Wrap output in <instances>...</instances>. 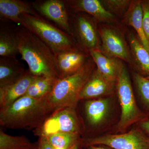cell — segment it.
Masks as SVG:
<instances>
[{
	"mask_svg": "<svg viewBox=\"0 0 149 149\" xmlns=\"http://www.w3.org/2000/svg\"><path fill=\"white\" fill-rule=\"evenodd\" d=\"M74 15L72 22H70L72 36L79 48L88 54L91 51L100 49L101 40L97 21L87 14Z\"/></svg>",
	"mask_w": 149,
	"mask_h": 149,
	"instance_id": "cell-8",
	"label": "cell"
},
{
	"mask_svg": "<svg viewBox=\"0 0 149 149\" xmlns=\"http://www.w3.org/2000/svg\"><path fill=\"white\" fill-rule=\"evenodd\" d=\"M23 14L39 15L32 3L19 0H0L1 19L13 22L19 25V16Z\"/></svg>",
	"mask_w": 149,
	"mask_h": 149,
	"instance_id": "cell-16",
	"label": "cell"
},
{
	"mask_svg": "<svg viewBox=\"0 0 149 149\" xmlns=\"http://www.w3.org/2000/svg\"><path fill=\"white\" fill-rule=\"evenodd\" d=\"M84 125L76 111V107H64L55 111L38 129L35 135L47 136L58 133H77L82 135Z\"/></svg>",
	"mask_w": 149,
	"mask_h": 149,
	"instance_id": "cell-6",
	"label": "cell"
},
{
	"mask_svg": "<svg viewBox=\"0 0 149 149\" xmlns=\"http://www.w3.org/2000/svg\"><path fill=\"white\" fill-rule=\"evenodd\" d=\"M27 149H39V143L36 142L32 144V146Z\"/></svg>",
	"mask_w": 149,
	"mask_h": 149,
	"instance_id": "cell-31",
	"label": "cell"
},
{
	"mask_svg": "<svg viewBox=\"0 0 149 149\" xmlns=\"http://www.w3.org/2000/svg\"><path fill=\"white\" fill-rule=\"evenodd\" d=\"M80 136L77 133H58L45 137L54 148L70 149L80 141Z\"/></svg>",
	"mask_w": 149,
	"mask_h": 149,
	"instance_id": "cell-23",
	"label": "cell"
},
{
	"mask_svg": "<svg viewBox=\"0 0 149 149\" xmlns=\"http://www.w3.org/2000/svg\"><path fill=\"white\" fill-rule=\"evenodd\" d=\"M55 110L48 97L35 98L25 95L0 109V124L9 129L34 130L40 128Z\"/></svg>",
	"mask_w": 149,
	"mask_h": 149,
	"instance_id": "cell-1",
	"label": "cell"
},
{
	"mask_svg": "<svg viewBox=\"0 0 149 149\" xmlns=\"http://www.w3.org/2000/svg\"><path fill=\"white\" fill-rule=\"evenodd\" d=\"M22 59L26 62L29 70L36 76L61 78L56 55L38 37L21 25L15 27Z\"/></svg>",
	"mask_w": 149,
	"mask_h": 149,
	"instance_id": "cell-2",
	"label": "cell"
},
{
	"mask_svg": "<svg viewBox=\"0 0 149 149\" xmlns=\"http://www.w3.org/2000/svg\"><path fill=\"white\" fill-rule=\"evenodd\" d=\"M116 88V84L110 82L100 74L97 68L80 93V100H90L110 95Z\"/></svg>",
	"mask_w": 149,
	"mask_h": 149,
	"instance_id": "cell-14",
	"label": "cell"
},
{
	"mask_svg": "<svg viewBox=\"0 0 149 149\" xmlns=\"http://www.w3.org/2000/svg\"><path fill=\"white\" fill-rule=\"evenodd\" d=\"M80 149H114L108 146L104 145H91L87 146L81 147Z\"/></svg>",
	"mask_w": 149,
	"mask_h": 149,
	"instance_id": "cell-30",
	"label": "cell"
},
{
	"mask_svg": "<svg viewBox=\"0 0 149 149\" xmlns=\"http://www.w3.org/2000/svg\"><path fill=\"white\" fill-rule=\"evenodd\" d=\"M56 55L61 78L74 74L88 59V54L79 49L65 51Z\"/></svg>",
	"mask_w": 149,
	"mask_h": 149,
	"instance_id": "cell-15",
	"label": "cell"
},
{
	"mask_svg": "<svg viewBox=\"0 0 149 149\" xmlns=\"http://www.w3.org/2000/svg\"><path fill=\"white\" fill-rule=\"evenodd\" d=\"M128 41L133 64L136 66L137 73L149 80V53L133 33L128 34Z\"/></svg>",
	"mask_w": 149,
	"mask_h": 149,
	"instance_id": "cell-19",
	"label": "cell"
},
{
	"mask_svg": "<svg viewBox=\"0 0 149 149\" xmlns=\"http://www.w3.org/2000/svg\"><path fill=\"white\" fill-rule=\"evenodd\" d=\"M140 128L148 137H149V115L147 114L146 117L139 123Z\"/></svg>",
	"mask_w": 149,
	"mask_h": 149,
	"instance_id": "cell-28",
	"label": "cell"
},
{
	"mask_svg": "<svg viewBox=\"0 0 149 149\" xmlns=\"http://www.w3.org/2000/svg\"><path fill=\"white\" fill-rule=\"evenodd\" d=\"M89 54L100 74L107 80L116 84L121 62L118 59L105 55L100 49L91 51Z\"/></svg>",
	"mask_w": 149,
	"mask_h": 149,
	"instance_id": "cell-17",
	"label": "cell"
},
{
	"mask_svg": "<svg viewBox=\"0 0 149 149\" xmlns=\"http://www.w3.org/2000/svg\"><path fill=\"white\" fill-rule=\"evenodd\" d=\"M80 143L81 147L104 145L114 149H149V137L139 128L120 134L80 139Z\"/></svg>",
	"mask_w": 149,
	"mask_h": 149,
	"instance_id": "cell-7",
	"label": "cell"
},
{
	"mask_svg": "<svg viewBox=\"0 0 149 149\" xmlns=\"http://www.w3.org/2000/svg\"><path fill=\"white\" fill-rule=\"evenodd\" d=\"M42 40L56 54L80 49L71 35L60 29L40 15L23 14L19 24Z\"/></svg>",
	"mask_w": 149,
	"mask_h": 149,
	"instance_id": "cell-4",
	"label": "cell"
},
{
	"mask_svg": "<svg viewBox=\"0 0 149 149\" xmlns=\"http://www.w3.org/2000/svg\"><path fill=\"white\" fill-rule=\"evenodd\" d=\"M39 149H54V147L48 142L46 137L41 136L39 137Z\"/></svg>",
	"mask_w": 149,
	"mask_h": 149,
	"instance_id": "cell-29",
	"label": "cell"
},
{
	"mask_svg": "<svg viewBox=\"0 0 149 149\" xmlns=\"http://www.w3.org/2000/svg\"><path fill=\"white\" fill-rule=\"evenodd\" d=\"M133 80L145 108L149 111V80L137 72H133Z\"/></svg>",
	"mask_w": 149,
	"mask_h": 149,
	"instance_id": "cell-25",
	"label": "cell"
},
{
	"mask_svg": "<svg viewBox=\"0 0 149 149\" xmlns=\"http://www.w3.org/2000/svg\"><path fill=\"white\" fill-rule=\"evenodd\" d=\"M32 144L25 136H10L0 130V149H27Z\"/></svg>",
	"mask_w": 149,
	"mask_h": 149,
	"instance_id": "cell-24",
	"label": "cell"
},
{
	"mask_svg": "<svg viewBox=\"0 0 149 149\" xmlns=\"http://www.w3.org/2000/svg\"><path fill=\"white\" fill-rule=\"evenodd\" d=\"M19 54L15 28H10L1 19L0 25V56L16 57Z\"/></svg>",
	"mask_w": 149,
	"mask_h": 149,
	"instance_id": "cell-21",
	"label": "cell"
},
{
	"mask_svg": "<svg viewBox=\"0 0 149 149\" xmlns=\"http://www.w3.org/2000/svg\"><path fill=\"white\" fill-rule=\"evenodd\" d=\"M111 105V100L108 97L86 101L84 110L88 125L93 128L101 126L109 116Z\"/></svg>",
	"mask_w": 149,
	"mask_h": 149,
	"instance_id": "cell-13",
	"label": "cell"
},
{
	"mask_svg": "<svg viewBox=\"0 0 149 149\" xmlns=\"http://www.w3.org/2000/svg\"><path fill=\"white\" fill-rule=\"evenodd\" d=\"M57 79L48 76H37L29 86L25 95L35 98L48 97Z\"/></svg>",
	"mask_w": 149,
	"mask_h": 149,
	"instance_id": "cell-22",
	"label": "cell"
},
{
	"mask_svg": "<svg viewBox=\"0 0 149 149\" xmlns=\"http://www.w3.org/2000/svg\"><path fill=\"white\" fill-rule=\"evenodd\" d=\"M95 64L90 58L74 74L56 80L48 96V101L54 109L77 107L80 93L94 72Z\"/></svg>",
	"mask_w": 149,
	"mask_h": 149,
	"instance_id": "cell-3",
	"label": "cell"
},
{
	"mask_svg": "<svg viewBox=\"0 0 149 149\" xmlns=\"http://www.w3.org/2000/svg\"><path fill=\"white\" fill-rule=\"evenodd\" d=\"M73 147H72V148H73ZM72 148L69 149V148H54V149H72Z\"/></svg>",
	"mask_w": 149,
	"mask_h": 149,
	"instance_id": "cell-33",
	"label": "cell"
},
{
	"mask_svg": "<svg viewBox=\"0 0 149 149\" xmlns=\"http://www.w3.org/2000/svg\"><path fill=\"white\" fill-rule=\"evenodd\" d=\"M32 4L40 15L52 21L60 29L72 36L69 13L64 1H37Z\"/></svg>",
	"mask_w": 149,
	"mask_h": 149,
	"instance_id": "cell-10",
	"label": "cell"
},
{
	"mask_svg": "<svg viewBox=\"0 0 149 149\" xmlns=\"http://www.w3.org/2000/svg\"><path fill=\"white\" fill-rule=\"evenodd\" d=\"M81 148V145H80V140L75 144L72 148V149H80Z\"/></svg>",
	"mask_w": 149,
	"mask_h": 149,
	"instance_id": "cell-32",
	"label": "cell"
},
{
	"mask_svg": "<svg viewBox=\"0 0 149 149\" xmlns=\"http://www.w3.org/2000/svg\"><path fill=\"white\" fill-rule=\"evenodd\" d=\"M141 3L143 11V27L149 42V0L141 1Z\"/></svg>",
	"mask_w": 149,
	"mask_h": 149,
	"instance_id": "cell-27",
	"label": "cell"
},
{
	"mask_svg": "<svg viewBox=\"0 0 149 149\" xmlns=\"http://www.w3.org/2000/svg\"><path fill=\"white\" fill-rule=\"evenodd\" d=\"M98 32L101 41L100 50L102 53L133 64L130 47L120 31L111 27L103 26L98 28Z\"/></svg>",
	"mask_w": 149,
	"mask_h": 149,
	"instance_id": "cell-9",
	"label": "cell"
},
{
	"mask_svg": "<svg viewBox=\"0 0 149 149\" xmlns=\"http://www.w3.org/2000/svg\"><path fill=\"white\" fill-rule=\"evenodd\" d=\"M37 77L28 70L18 80L0 88V108L9 106L19 98L25 95L29 86Z\"/></svg>",
	"mask_w": 149,
	"mask_h": 149,
	"instance_id": "cell-12",
	"label": "cell"
},
{
	"mask_svg": "<svg viewBox=\"0 0 149 149\" xmlns=\"http://www.w3.org/2000/svg\"><path fill=\"white\" fill-rule=\"evenodd\" d=\"M102 4L111 13L120 15L128 10L131 1L128 0H103Z\"/></svg>",
	"mask_w": 149,
	"mask_h": 149,
	"instance_id": "cell-26",
	"label": "cell"
},
{
	"mask_svg": "<svg viewBox=\"0 0 149 149\" xmlns=\"http://www.w3.org/2000/svg\"><path fill=\"white\" fill-rule=\"evenodd\" d=\"M143 11L141 1H132L125 13V23L136 30L142 45L149 53V42L144 32L143 24Z\"/></svg>",
	"mask_w": 149,
	"mask_h": 149,
	"instance_id": "cell-20",
	"label": "cell"
},
{
	"mask_svg": "<svg viewBox=\"0 0 149 149\" xmlns=\"http://www.w3.org/2000/svg\"><path fill=\"white\" fill-rule=\"evenodd\" d=\"M27 71L16 57H1L0 88L18 80Z\"/></svg>",
	"mask_w": 149,
	"mask_h": 149,
	"instance_id": "cell-18",
	"label": "cell"
},
{
	"mask_svg": "<svg viewBox=\"0 0 149 149\" xmlns=\"http://www.w3.org/2000/svg\"><path fill=\"white\" fill-rule=\"evenodd\" d=\"M116 89L121 107L120 120L116 129L123 131L135 123H139L146 117L136 103L126 66L121 62L116 82Z\"/></svg>",
	"mask_w": 149,
	"mask_h": 149,
	"instance_id": "cell-5",
	"label": "cell"
},
{
	"mask_svg": "<svg viewBox=\"0 0 149 149\" xmlns=\"http://www.w3.org/2000/svg\"><path fill=\"white\" fill-rule=\"evenodd\" d=\"M69 13H85L96 21L111 23L114 20V15L107 10L99 0L64 1Z\"/></svg>",
	"mask_w": 149,
	"mask_h": 149,
	"instance_id": "cell-11",
	"label": "cell"
}]
</instances>
